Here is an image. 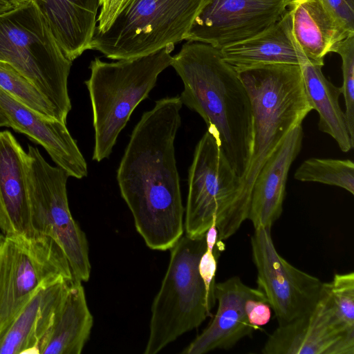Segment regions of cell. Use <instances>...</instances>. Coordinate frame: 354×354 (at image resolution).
<instances>
[{"label":"cell","instance_id":"cell-29","mask_svg":"<svg viewBox=\"0 0 354 354\" xmlns=\"http://www.w3.org/2000/svg\"><path fill=\"white\" fill-rule=\"evenodd\" d=\"M15 8L10 0H0V15Z\"/></svg>","mask_w":354,"mask_h":354},{"label":"cell","instance_id":"cell-15","mask_svg":"<svg viewBox=\"0 0 354 354\" xmlns=\"http://www.w3.org/2000/svg\"><path fill=\"white\" fill-rule=\"evenodd\" d=\"M0 106L10 122V127L41 145L69 176L81 179L87 176L86 162L66 124L41 115L1 88Z\"/></svg>","mask_w":354,"mask_h":354},{"label":"cell","instance_id":"cell-21","mask_svg":"<svg viewBox=\"0 0 354 354\" xmlns=\"http://www.w3.org/2000/svg\"><path fill=\"white\" fill-rule=\"evenodd\" d=\"M44 15L66 57L73 62L90 49L100 0H33Z\"/></svg>","mask_w":354,"mask_h":354},{"label":"cell","instance_id":"cell-26","mask_svg":"<svg viewBox=\"0 0 354 354\" xmlns=\"http://www.w3.org/2000/svg\"><path fill=\"white\" fill-rule=\"evenodd\" d=\"M324 286L336 320L344 330L354 334V272L337 273Z\"/></svg>","mask_w":354,"mask_h":354},{"label":"cell","instance_id":"cell-20","mask_svg":"<svg viewBox=\"0 0 354 354\" xmlns=\"http://www.w3.org/2000/svg\"><path fill=\"white\" fill-rule=\"evenodd\" d=\"M223 59L237 73L272 64L300 65L307 61L292 31L287 10L261 32L220 49Z\"/></svg>","mask_w":354,"mask_h":354},{"label":"cell","instance_id":"cell-19","mask_svg":"<svg viewBox=\"0 0 354 354\" xmlns=\"http://www.w3.org/2000/svg\"><path fill=\"white\" fill-rule=\"evenodd\" d=\"M288 10L293 36L307 59L323 66L335 45L354 35V30L335 12L326 0H292Z\"/></svg>","mask_w":354,"mask_h":354},{"label":"cell","instance_id":"cell-3","mask_svg":"<svg viewBox=\"0 0 354 354\" xmlns=\"http://www.w3.org/2000/svg\"><path fill=\"white\" fill-rule=\"evenodd\" d=\"M250 99L253 144L241 178L237 212L248 219L253 185L262 167L292 129L313 110L299 65L272 64L237 73Z\"/></svg>","mask_w":354,"mask_h":354},{"label":"cell","instance_id":"cell-25","mask_svg":"<svg viewBox=\"0 0 354 354\" xmlns=\"http://www.w3.org/2000/svg\"><path fill=\"white\" fill-rule=\"evenodd\" d=\"M0 88L41 115L57 120L56 111L40 91L8 63L0 60Z\"/></svg>","mask_w":354,"mask_h":354},{"label":"cell","instance_id":"cell-12","mask_svg":"<svg viewBox=\"0 0 354 354\" xmlns=\"http://www.w3.org/2000/svg\"><path fill=\"white\" fill-rule=\"evenodd\" d=\"M292 0H205L185 39L218 49L276 23Z\"/></svg>","mask_w":354,"mask_h":354},{"label":"cell","instance_id":"cell-27","mask_svg":"<svg viewBox=\"0 0 354 354\" xmlns=\"http://www.w3.org/2000/svg\"><path fill=\"white\" fill-rule=\"evenodd\" d=\"M332 53L342 59L343 84L340 88L345 102V116L350 136L354 142V35L335 45Z\"/></svg>","mask_w":354,"mask_h":354},{"label":"cell","instance_id":"cell-31","mask_svg":"<svg viewBox=\"0 0 354 354\" xmlns=\"http://www.w3.org/2000/svg\"><path fill=\"white\" fill-rule=\"evenodd\" d=\"M14 5L15 8L20 7L24 6L32 0H10Z\"/></svg>","mask_w":354,"mask_h":354},{"label":"cell","instance_id":"cell-13","mask_svg":"<svg viewBox=\"0 0 354 354\" xmlns=\"http://www.w3.org/2000/svg\"><path fill=\"white\" fill-rule=\"evenodd\" d=\"M264 354H354V334L336 320L324 286L315 307L279 325L266 340Z\"/></svg>","mask_w":354,"mask_h":354},{"label":"cell","instance_id":"cell-17","mask_svg":"<svg viewBox=\"0 0 354 354\" xmlns=\"http://www.w3.org/2000/svg\"><path fill=\"white\" fill-rule=\"evenodd\" d=\"M0 230L7 235L32 234L27 152L8 131H0Z\"/></svg>","mask_w":354,"mask_h":354},{"label":"cell","instance_id":"cell-32","mask_svg":"<svg viewBox=\"0 0 354 354\" xmlns=\"http://www.w3.org/2000/svg\"><path fill=\"white\" fill-rule=\"evenodd\" d=\"M104 0H100V3L101 4V3Z\"/></svg>","mask_w":354,"mask_h":354},{"label":"cell","instance_id":"cell-9","mask_svg":"<svg viewBox=\"0 0 354 354\" xmlns=\"http://www.w3.org/2000/svg\"><path fill=\"white\" fill-rule=\"evenodd\" d=\"M73 279L57 243L39 234H0V339L44 286Z\"/></svg>","mask_w":354,"mask_h":354},{"label":"cell","instance_id":"cell-10","mask_svg":"<svg viewBox=\"0 0 354 354\" xmlns=\"http://www.w3.org/2000/svg\"><path fill=\"white\" fill-rule=\"evenodd\" d=\"M68 174L50 165L37 147L28 145L27 180L32 234L51 237L61 247L73 279L87 281L91 274L88 245L74 220L67 196Z\"/></svg>","mask_w":354,"mask_h":354},{"label":"cell","instance_id":"cell-22","mask_svg":"<svg viewBox=\"0 0 354 354\" xmlns=\"http://www.w3.org/2000/svg\"><path fill=\"white\" fill-rule=\"evenodd\" d=\"M93 323L82 282L73 279L41 342L40 354L81 353L90 337Z\"/></svg>","mask_w":354,"mask_h":354},{"label":"cell","instance_id":"cell-8","mask_svg":"<svg viewBox=\"0 0 354 354\" xmlns=\"http://www.w3.org/2000/svg\"><path fill=\"white\" fill-rule=\"evenodd\" d=\"M240 187V177L207 131L196 146L189 169L185 234L201 237L213 223L219 241L234 234L242 225L237 212Z\"/></svg>","mask_w":354,"mask_h":354},{"label":"cell","instance_id":"cell-4","mask_svg":"<svg viewBox=\"0 0 354 354\" xmlns=\"http://www.w3.org/2000/svg\"><path fill=\"white\" fill-rule=\"evenodd\" d=\"M205 0H104L90 49L111 59L149 55L185 39Z\"/></svg>","mask_w":354,"mask_h":354},{"label":"cell","instance_id":"cell-16","mask_svg":"<svg viewBox=\"0 0 354 354\" xmlns=\"http://www.w3.org/2000/svg\"><path fill=\"white\" fill-rule=\"evenodd\" d=\"M302 140L301 124L290 130L262 167L253 185L248 215L254 229L271 230L281 215L288 172Z\"/></svg>","mask_w":354,"mask_h":354},{"label":"cell","instance_id":"cell-23","mask_svg":"<svg viewBox=\"0 0 354 354\" xmlns=\"http://www.w3.org/2000/svg\"><path fill=\"white\" fill-rule=\"evenodd\" d=\"M299 66L308 100L319 114V131L330 136L343 152L349 151L354 142L348 132L345 113L339 105L340 88L326 79L322 66L308 60Z\"/></svg>","mask_w":354,"mask_h":354},{"label":"cell","instance_id":"cell-18","mask_svg":"<svg viewBox=\"0 0 354 354\" xmlns=\"http://www.w3.org/2000/svg\"><path fill=\"white\" fill-rule=\"evenodd\" d=\"M73 279H60L40 288L0 339V354H40L41 342Z\"/></svg>","mask_w":354,"mask_h":354},{"label":"cell","instance_id":"cell-2","mask_svg":"<svg viewBox=\"0 0 354 354\" xmlns=\"http://www.w3.org/2000/svg\"><path fill=\"white\" fill-rule=\"evenodd\" d=\"M171 66L183 83L182 103L203 119L241 179L252 155L253 118L250 97L237 72L223 59L220 49L194 41L182 46Z\"/></svg>","mask_w":354,"mask_h":354},{"label":"cell","instance_id":"cell-11","mask_svg":"<svg viewBox=\"0 0 354 354\" xmlns=\"http://www.w3.org/2000/svg\"><path fill=\"white\" fill-rule=\"evenodd\" d=\"M270 232L254 229L250 243L257 288L281 325L311 310L319 299L324 282L283 259L275 248Z\"/></svg>","mask_w":354,"mask_h":354},{"label":"cell","instance_id":"cell-28","mask_svg":"<svg viewBox=\"0 0 354 354\" xmlns=\"http://www.w3.org/2000/svg\"><path fill=\"white\" fill-rule=\"evenodd\" d=\"M335 12L354 30V0H326Z\"/></svg>","mask_w":354,"mask_h":354},{"label":"cell","instance_id":"cell-5","mask_svg":"<svg viewBox=\"0 0 354 354\" xmlns=\"http://www.w3.org/2000/svg\"><path fill=\"white\" fill-rule=\"evenodd\" d=\"M174 45L147 55L106 62L91 61L85 81L93 113L95 144L93 160L109 157L121 131L136 106L155 86L158 77L171 66Z\"/></svg>","mask_w":354,"mask_h":354},{"label":"cell","instance_id":"cell-30","mask_svg":"<svg viewBox=\"0 0 354 354\" xmlns=\"http://www.w3.org/2000/svg\"><path fill=\"white\" fill-rule=\"evenodd\" d=\"M10 127V122L0 106V127Z\"/></svg>","mask_w":354,"mask_h":354},{"label":"cell","instance_id":"cell-6","mask_svg":"<svg viewBox=\"0 0 354 354\" xmlns=\"http://www.w3.org/2000/svg\"><path fill=\"white\" fill-rule=\"evenodd\" d=\"M207 247L205 234L182 236L170 249L169 263L151 306L145 354H156L211 316L216 299L199 270Z\"/></svg>","mask_w":354,"mask_h":354},{"label":"cell","instance_id":"cell-7","mask_svg":"<svg viewBox=\"0 0 354 354\" xmlns=\"http://www.w3.org/2000/svg\"><path fill=\"white\" fill-rule=\"evenodd\" d=\"M0 60L30 81L66 124L71 109L68 78L72 62L58 45L33 0L0 15Z\"/></svg>","mask_w":354,"mask_h":354},{"label":"cell","instance_id":"cell-1","mask_svg":"<svg viewBox=\"0 0 354 354\" xmlns=\"http://www.w3.org/2000/svg\"><path fill=\"white\" fill-rule=\"evenodd\" d=\"M179 96L156 102L133 128L117 170L122 198L138 232L155 250H170L184 233V207L175 158Z\"/></svg>","mask_w":354,"mask_h":354},{"label":"cell","instance_id":"cell-24","mask_svg":"<svg viewBox=\"0 0 354 354\" xmlns=\"http://www.w3.org/2000/svg\"><path fill=\"white\" fill-rule=\"evenodd\" d=\"M294 178L339 187L354 194V163L350 159L310 158L297 169Z\"/></svg>","mask_w":354,"mask_h":354},{"label":"cell","instance_id":"cell-14","mask_svg":"<svg viewBox=\"0 0 354 354\" xmlns=\"http://www.w3.org/2000/svg\"><path fill=\"white\" fill-rule=\"evenodd\" d=\"M218 308L208 326L181 352L203 354L216 349H230L257 328L248 316L249 301L266 297L258 288L245 285L236 276L216 283L214 290Z\"/></svg>","mask_w":354,"mask_h":354}]
</instances>
